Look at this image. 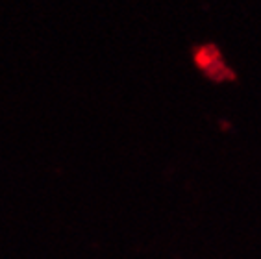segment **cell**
Instances as JSON below:
<instances>
[{
    "instance_id": "obj_1",
    "label": "cell",
    "mask_w": 261,
    "mask_h": 259,
    "mask_svg": "<svg viewBox=\"0 0 261 259\" xmlns=\"http://www.w3.org/2000/svg\"><path fill=\"white\" fill-rule=\"evenodd\" d=\"M193 63L210 82L230 84L237 80L236 70L226 63L221 48L215 43H202L193 48Z\"/></svg>"
}]
</instances>
